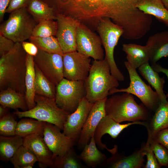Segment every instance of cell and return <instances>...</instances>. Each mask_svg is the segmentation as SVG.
Segmentation results:
<instances>
[{"instance_id":"obj_3","label":"cell","mask_w":168,"mask_h":168,"mask_svg":"<svg viewBox=\"0 0 168 168\" xmlns=\"http://www.w3.org/2000/svg\"><path fill=\"white\" fill-rule=\"evenodd\" d=\"M119 82L111 74L110 66L105 59L94 60L84 81L86 97L93 103L108 97L110 91L118 86Z\"/></svg>"},{"instance_id":"obj_19","label":"cell","mask_w":168,"mask_h":168,"mask_svg":"<svg viewBox=\"0 0 168 168\" xmlns=\"http://www.w3.org/2000/svg\"><path fill=\"white\" fill-rule=\"evenodd\" d=\"M145 156L142 147L139 150L128 156L117 152L107 159L101 166L111 168H140L143 166Z\"/></svg>"},{"instance_id":"obj_24","label":"cell","mask_w":168,"mask_h":168,"mask_svg":"<svg viewBox=\"0 0 168 168\" xmlns=\"http://www.w3.org/2000/svg\"><path fill=\"white\" fill-rule=\"evenodd\" d=\"M26 71L25 83V98L28 110L36 105L35 101V70L34 57L27 54L26 58Z\"/></svg>"},{"instance_id":"obj_8","label":"cell","mask_w":168,"mask_h":168,"mask_svg":"<svg viewBox=\"0 0 168 168\" xmlns=\"http://www.w3.org/2000/svg\"><path fill=\"white\" fill-rule=\"evenodd\" d=\"M124 64L129 74L130 81L129 86L120 89L114 88L110 91L109 95L123 92L134 95L148 109L155 111L161 102L157 94L153 90L150 85H147L142 81L136 69L127 61L124 62Z\"/></svg>"},{"instance_id":"obj_22","label":"cell","mask_w":168,"mask_h":168,"mask_svg":"<svg viewBox=\"0 0 168 168\" xmlns=\"http://www.w3.org/2000/svg\"><path fill=\"white\" fill-rule=\"evenodd\" d=\"M138 68L141 75L155 89L161 102H167L166 96L163 90L165 82L164 77H160L158 72L150 65L149 62L143 64Z\"/></svg>"},{"instance_id":"obj_34","label":"cell","mask_w":168,"mask_h":168,"mask_svg":"<svg viewBox=\"0 0 168 168\" xmlns=\"http://www.w3.org/2000/svg\"><path fill=\"white\" fill-rule=\"evenodd\" d=\"M9 161L14 168H26L28 165L38 162V160L30 150L23 145L18 149Z\"/></svg>"},{"instance_id":"obj_44","label":"cell","mask_w":168,"mask_h":168,"mask_svg":"<svg viewBox=\"0 0 168 168\" xmlns=\"http://www.w3.org/2000/svg\"><path fill=\"white\" fill-rule=\"evenodd\" d=\"M151 66L154 70L158 73L162 72L165 74L168 79V69L164 68L160 64L156 63L152 64ZM166 96L167 100L168 101V93Z\"/></svg>"},{"instance_id":"obj_18","label":"cell","mask_w":168,"mask_h":168,"mask_svg":"<svg viewBox=\"0 0 168 168\" xmlns=\"http://www.w3.org/2000/svg\"><path fill=\"white\" fill-rule=\"evenodd\" d=\"M107 98L94 103L78 139L79 147H84L89 142L100 122L106 115L105 103Z\"/></svg>"},{"instance_id":"obj_23","label":"cell","mask_w":168,"mask_h":168,"mask_svg":"<svg viewBox=\"0 0 168 168\" xmlns=\"http://www.w3.org/2000/svg\"><path fill=\"white\" fill-rule=\"evenodd\" d=\"M93 135L89 142L86 144L79 155L80 158L87 166L93 168L101 166L107 158L105 155L97 148Z\"/></svg>"},{"instance_id":"obj_25","label":"cell","mask_w":168,"mask_h":168,"mask_svg":"<svg viewBox=\"0 0 168 168\" xmlns=\"http://www.w3.org/2000/svg\"><path fill=\"white\" fill-rule=\"evenodd\" d=\"M145 127L152 138L159 131L168 128V101L161 102L150 122L146 123Z\"/></svg>"},{"instance_id":"obj_42","label":"cell","mask_w":168,"mask_h":168,"mask_svg":"<svg viewBox=\"0 0 168 168\" xmlns=\"http://www.w3.org/2000/svg\"><path fill=\"white\" fill-rule=\"evenodd\" d=\"M21 44L23 49L27 54L33 56L37 54L39 49L33 43L25 41L21 42Z\"/></svg>"},{"instance_id":"obj_26","label":"cell","mask_w":168,"mask_h":168,"mask_svg":"<svg viewBox=\"0 0 168 168\" xmlns=\"http://www.w3.org/2000/svg\"><path fill=\"white\" fill-rule=\"evenodd\" d=\"M137 7L145 13L155 16L168 27V10L161 0H143Z\"/></svg>"},{"instance_id":"obj_20","label":"cell","mask_w":168,"mask_h":168,"mask_svg":"<svg viewBox=\"0 0 168 168\" xmlns=\"http://www.w3.org/2000/svg\"><path fill=\"white\" fill-rule=\"evenodd\" d=\"M146 45L150 54L149 61L151 64L156 63L163 57L168 56V31L156 33L148 39Z\"/></svg>"},{"instance_id":"obj_39","label":"cell","mask_w":168,"mask_h":168,"mask_svg":"<svg viewBox=\"0 0 168 168\" xmlns=\"http://www.w3.org/2000/svg\"><path fill=\"white\" fill-rule=\"evenodd\" d=\"M15 44V43L11 39L0 34V57L9 52Z\"/></svg>"},{"instance_id":"obj_9","label":"cell","mask_w":168,"mask_h":168,"mask_svg":"<svg viewBox=\"0 0 168 168\" xmlns=\"http://www.w3.org/2000/svg\"><path fill=\"white\" fill-rule=\"evenodd\" d=\"M86 95L84 81L64 78L56 86L55 100L58 107L71 114Z\"/></svg>"},{"instance_id":"obj_27","label":"cell","mask_w":168,"mask_h":168,"mask_svg":"<svg viewBox=\"0 0 168 168\" xmlns=\"http://www.w3.org/2000/svg\"><path fill=\"white\" fill-rule=\"evenodd\" d=\"M26 7L37 24L45 20H56L53 8L42 0H30Z\"/></svg>"},{"instance_id":"obj_37","label":"cell","mask_w":168,"mask_h":168,"mask_svg":"<svg viewBox=\"0 0 168 168\" xmlns=\"http://www.w3.org/2000/svg\"><path fill=\"white\" fill-rule=\"evenodd\" d=\"M151 143L160 167L164 166L168 167V150L161 144L153 140L152 138Z\"/></svg>"},{"instance_id":"obj_41","label":"cell","mask_w":168,"mask_h":168,"mask_svg":"<svg viewBox=\"0 0 168 168\" xmlns=\"http://www.w3.org/2000/svg\"><path fill=\"white\" fill-rule=\"evenodd\" d=\"M30 0H10L6 13H11L19 8L26 7Z\"/></svg>"},{"instance_id":"obj_46","label":"cell","mask_w":168,"mask_h":168,"mask_svg":"<svg viewBox=\"0 0 168 168\" xmlns=\"http://www.w3.org/2000/svg\"><path fill=\"white\" fill-rule=\"evenodd\" d=\"M165 7L168 10V0H161Z\"/></svg>"},{"instance_id":"obj_5","label":"cell","mask_w":168,"mask_h":168,"mask_svg":"<svg viewBox=\"0 0 168 168\" xmlns=\"http://www.w3.org/2000/svg\"><path fill=\"white\" fill-rule=\"evenodd\" d=\"M36 105L32 109L25 111L16 110L13 113L19 118L28 117L54 124L63 130L69 113L57 104L55 98L36 94Z\"/></svg>"},{"instance_id":"obj_16","label":"cell","mask_w":168,"mask_h":168,"mask_svg":"<svg viewBox=\"0 0 168 168\" xmlns=\"http://www.w3.org/2000/svg\"><path fill=\"white\" fill-rule=\"evenodd\" d=\"M93 104L86 97L82 100L77 109L69 114L64 124L63 132L65 135L75 141L78 139Z\"/></svg>"},{"instance_id":"obj_21","label":"cell","mask_w":168,"mask_h":168,"mask_svg":"<svg viewBox=\"0 0 168 168\" xmlns=\"http://www.w3.org/2000/svg\"><path fill=\"white\" fill-rule=\"evenodd\" d=\"M122 50L126 54L127 62L136 69L149 61L150 54L146 45L124 44L122 46Z\"/></svg>"},{"instance_id":"obj_15","label":"cell","mask_w":168,"mask_h":168,"mask_svg":"<svg viewBox=\"0 0 168 168\" xmlns=\"http://www.w3.org/2000/svg\"><path fill=\"white\" fill-rule=\"evenodd\" d=\"M134 124H139L146 126V123L136 121L121 124L110 116L106 115L101 120L97 126L93 136L97 146L101 149H105L112 154L118 151V147L115 145L112 149L108 148L105 144L101 141L102 136L106 134H109L113 138H116L125 128Z\"/></svg>"},{"instance_id":"obj_11","label":"cell","mask_w":168,"mask_h":168,"mask_svg":"<svg viewBox=\"0 0 168 168\" xmlns=\"http://www.w3.org/2000/svg\"><path fill=\"white\" fill-rule=\"evenodd\" d=\"M63 59L64 78L70 80L84 81L91 65L90 57L76 51L64 53Z\"/></svg>"},{"instance_id":"obj_17","label":"cell","mask_w":168,"mask_h":168,"mask_svg":"<svg viewBox=\"0 0 168 168\" xmlns=\"http://www.w3.org/2000/svg\"><path fill=\"white\" fill-rule=\"evenodd\" d=\"M43 132V130L24 138L23 145L34 154L38 160L40 167L51 168L53 164V154L44 140Z\"/></svg>"},{"instance_id":"obj_7","label":"cell","mask_w":168,"mask_h":168,"mask_svg":"<svg viewBox=\"0 0 168 168\" xmlns=\"http://www.w3.org/2000/svg\"><path fill=\"white\" fill-rule=\"evenodd\" d=\"M97 30L105 49L104 59L110 66L111 74L119 81H124V76L118 68L114 58V51L124 30L110 18H103L99 21Z\"/></svg>"},{"instance_id":"obj_1","label":"cell","mask_w":168,"mask_h":168,"mask_svg":"<svg viewBox=\"0 0 168 168\" xmlns=\"http://www.w3.org/2000/svg\"><path fill=\"white\" fill-rule=\"evenodd\" d=\"M73 15L78 20L97 25L103 18H110L125 31L145 23L148 16L139 10L142 0H65Z\"/></svg>"},{"instance_id":"obj_14","label":"cell","mask_w":168,"mask_h":168,"mask_svg":"<svg viewBox=\"0 0 168 168\" xmlns=\"http://www.w3.org/2000/svg\"><path fill=\"white\" fill-rule=\"evenodd\" d=\"M56 125L44 122L43 138L47 146L52 152L53 158L63 155L73 147L75 141L61 131Z\"/></svg>"},{"instance_id":"obj_2","label":"cell","mask_w":168,"mask_h":168,"mask_svg":"<svg viewBox=\"0 0 168 168\" xmlns=\"http://www.w3.org/2000/svg\"><path fill=\"white\" fill-rule=\"evenodd\" d=\"M27 54L21 43L17 42L9 52L0 57V91L10 89L25 95Z\"/></svg>"},{"instance_id":"obj_30","label":"cell","mask_w":168,"mask_h":168,"mask_svg":"<svg viewBox=\"0 0 168 168\" xmlns=\"http://www.w3.org/2000/svg\"><path fill=\"white\" fill-rule=\"evenodd\" d=\"M35 94L55 98L56 86L46 77L35 64Z\"/></svg>"},{"instance_id":"obj_12","label":"cell","mask_w":168,"mask_h":168,"mask_svg":"<svg viewBox=\"0 0 168 168\" xmlns=\"http://www.w3.org/2000/svg\"><path fill=\"white\" fill-rule=\"evenodd\" d=\"M33 57L35 65L56 86L64 78L63 55L39 49Z\"/></svg>"},{"instance_id":"obj_31","label":"cell","mask_w":168,"mask_h":168,"mask_svg":"<svg viewBox=\"0 0 168 168\" xmlns=\"http://www.w3.org/2000/svg\"><path fill=\"white\" fill-rule=\"evenodd\" d=\"M79 156L77 155L73 147L70 148L63 155L57 156L53 159L52 168H85Z\"/></svg>"},{"instance_id":"obj_29","label":"cell","mask_w":168,"mask_h":168,"mask_svg":"<svg viewBox=\"0 0 168 168\" xmlns=\"http://www.w3.org/2000/svg\"><path fill=\"white\" fill-rule=\"evenodd\" d=\"M23 143V138L18 136H0V160L8 162Z\"/></svg>"},{"instance_id":"obj_35","label":"cell","mask_w":168,"mask_h":168,"mask_svg":"<svg viewBox=\"0 0 168 168\" xmlns=\"http://www.w3.org/2000/svg\"><path fill=\"white\" fill-rule=\"evenodd\" d=\"M57 29L56 21L47 20L37 24L35 26L32 36L44 37L55 36Z\"/></svg>"},{"instance_id":"obj_32","label":"cell","mask_w":168,"mask_h":168,"mask_svg":"<svg viewBox=\"0 0 168 168\" xmlns=\"http://www.w3.org/2000/svg\"><path fill=\"white\" fill-rule=\"evenodd\" d=\"M44 122L31 118L22 119L17 123L15 135L24 138L42 131Z\"/></svg>"},{"instance_id":"obj_36","label":"cell","mask_w":168,"mask_h":168,"mask_svg":"<svg viewBox=\"0 0 168 168\" xmlns=\"http://www.w3.org/2000/svg\"><path fill=\"white\" fill-rule=\"evenodd\" d=\"M13 114L10 113L0 118V134L5 136L15 135L17 123Z\"/></svg>"},{"instance_id":"obj_33","label":"cell","mask_w":168,"mask_h":168,"mask_svg":"<svg viewBox=\"0 0 168 168\" xmlns=\"http://www.w3.org/2000/svg\"><path fill=\"white\" fill-rule=\"evenodd\" d=\"M29 40L35 44L39 49L42 51L49 53L58 54L62 55L64 54L55 36H31Z\"/></svg>"},{"instance_id":"obj_10","label":"cell","mask_w":168,"mask_h":168,"mask_svg":"<svg viewBox=\"0 0 168 168\" xmlns=\"http://www.w3.org/2000/svg\"><path fill=\"white\" fill-rule=\"evenodd\" d=\"M76 42L77 51L79 53L94 60L104 59L100 37L81 22L77 28Z\"/></svg>"},{"instance_id":"obj_4","label":"cell","mask_w":168,"mask_h":168,"mask_svg":"<svg viewBox=\"0 0 168 168\" xmlns=\"http://www.w3.org/2000/svg\"><path fill=\"white\" fill-rule=\"evenodd\" d=\"M106 115L118 123L145 120L149 116L148 109L138 104L133 95L124 92L107 97L105 103Z\"/></svg>"},{"instance_id":"obj_6","label":"cell","mask_w":168,"mask_h":168,"mask_svg":"<svg viewBox=\"0 0 168 168\" xmlns=\"http://www.w3.org/2000/svg\"><path fill=\"white\" fill-rule=\"evenodd\" d=\"M0 26V34L15 43H21L32 36L37 24L26 7L15 10Z\"/></svg>"},{"instance_id":"obj_28","label":"cell","mask_w":168,"mask_h":168,"mask_svg":"<svg viewBox=\"0 0 168 168\" xmlns=\"http://www.w3.org/2000/svg\"><path fill=\"white\" fill-rule=\"evenodd\" d=\"M0 104L4 107L23 111L28 110L25 96L10 89L0 91Z\"/></svg>"},{"instance_id":"obj_43","label":"cell","mask_w":168,"mask_h":168,"mask_svg":"<svg viewBox=\"0 0 168 168\" xmlns=\"http://www.w3.org/2000/svg\"><path fill=\"white\" fill-rule=\"evenodd\" d=\"M10 0H0V21L3 20L6 11L9 3Z\"/></svg>"},{"instance_id":"obj_38","label":"cell","mask_w":168,"mask_h":168,"mask_svg":"<svg viewBox=\"0 0 168 168\" xmlns=\"http://www.w3.org/2000/svg\"><path fill=\"white\" fill-rule=\"evenodd\" d=\"M147 142L143 146V148L145 156H147V161L145 168H160L157 160L155 155L151 146V137L148 133Z\"/></svg>"},{"instance_id":"obj_13","label":"cell","mask_w":168,"mask_h":168,"mask_svg":"<svg viewBox=\"0 0 168 168\" xmlns=\"http://www.w3.org/2000/svg\"><path fill=\"white\" fill-rule=\"evenodd\" d=\"M56 16L57 29L55 36L63 53L77 51L76 31L81 22L63 14H58Z\"/></svg>"},{"instance_id":"obj_45","label":"cell","mask_w":168,"mask_h":168,"mask_svg":"<svg viewBox=\"0 0 168 168\" xmlns=\"http://www.w3.org/2000/svg\"><path fill=\"white\" fill-rule=\"evenodd\" d=\"M9 108L1 105L0 106V118L9 114Z\"/></svg>"},{"instance_id":"obj_40","label":"cell","mask_w":168,"mask_h":168,"mask_svg":"<svg viewBox=\"0 0 168 168\" xmlns=\"http://www.w3.org/2000/svg\"><path fill=\"white\" fill-rule=\"evenodd\" d=\"M152 139L161 144L168 150V128L159 131Z\"/></svg>"}]
</instances>
